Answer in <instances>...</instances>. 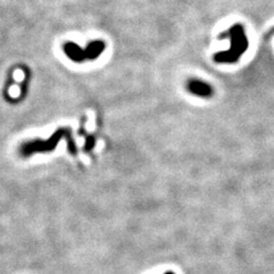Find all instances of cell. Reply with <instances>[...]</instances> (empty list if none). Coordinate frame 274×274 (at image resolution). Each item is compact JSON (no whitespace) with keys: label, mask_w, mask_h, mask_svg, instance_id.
<instances>
[{"label":"cell","mask_w":274,"mask_h":274,"mask_svg":"<svg viewBox=\"0 0 274 274\" xmlns=\"http://www.w3.org/2000/svg\"><path fill=\"white\" fill-rule=\"evenodd\" d=\"M218 38H230L231 47L225 52H219L214 55V61L216 63H236L248 49L249 41L245 33L244 26L241 24L232 25L228 31L219 34Z\"/></svg>","instance_id":"obj_1"},{"label":"cell","mask_w":274,"mask_h":274,"mask_svg":"<svg viewBox=\"0 0 274 274\" xmlns=\"http://www.w3.org/2000/svg\"><path fill=\"white\" fill-rule=\"evenodd\" d=\"M65 136H70L68 129H58V131L56 133H54L53 136L50 137L48 140H46V142L37 139L32 140V142L24 143L21 147V154L27 156L34 153V152H45L53 150L54 147H56V144Z\"/></svg>","instance_id":"obj_2"},{"label":"cell","mask_w":274,"mask_h":274,"mask_svg":"<svg viewBox=\"0 0 274 274\" xmlns=\"http://www.w3.org/2000/svg\"><path fill=\"white\" fill-rule=\"evenodd\" d=\"M186 89L191 93L192 95L203 97V99H208L214 95L213 86L207 84L206 81L200 79H189L186 84Z\"/></svg>","instance_id":"obj_3"},{"label":"cell","mask_w":274,"mask_h":274,"mask_svg":"<svg viewBox=\"0 0 274 274\" xmlns=\"http://www.w3.org/2000/svg\"><path fill=\"white\" fill-rule=\"evenodd\" d=\"M64 52L72 61L78 62V63L86 60L85 49H82L80 46L73 44V42H68V44H65Z\"/></svg>","instance_id":"obj_4"},{"label":"cell","mask_w":274,"mask_h":274,"mask_svg":"<svg viewBox=\"0 0 274 274\" xmlns=\"http://www.w3.org/2000/svg\"><path fill=\"white\" fill-rule=\"evenodd\" d=\"M105 42L102 40H95L85 48L86 60H96L100 55L104 52Z\"/></svg>","instance_id":"obj_5"},{"label":"cell","mask_w":274,"mask_h":274,"mask_svg":"<svg viewBox=\"0 0 274 274\" xmlns=\"http://www.w3.org/2000/svg\"><path fill=\"white\" fill-rule=\"evenodd\" d=\"M164 274H175V273H174V272H171V271H168V272H166Z\"/></svg>","instance_id":"obj_6"}]
</instances>
